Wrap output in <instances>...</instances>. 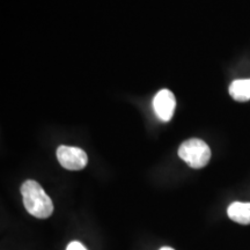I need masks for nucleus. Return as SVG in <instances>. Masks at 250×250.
Masks as SVG:
<instances>
[{
    "instance_id": "1",
    "label": "nucleus",
    "mask_w": 250,
    "mask_h": 250,
    "mask_svg": "<svg viewBox=\"0 0 250 250\" xmlns=\"http://www.w3.org/2000/svg\"><path fill=\"white\" fill-rule=\"evenodd\" d=\"M23 205L33 217L46 219L54 213V203L36 181L28 180L21 186Z\"/></svg>"
},
{
    "instance_id": "2",
    "label": "nucleus",
    "mask_w": 250,
    "mask_h": 250,
    "mask_svg": "<svg viewBox=\"0 0 250 250\" xmlns=\"http://www.w3.org/2000/svg\"><path fill=\"white\" fill-rule=\"evenodd\" d=\"M179 156L195 169L205 167L211 159V149L202 139H189L179 148Z\"/></svg>"
},
{
    "instance_id": "3",
    "label": "nucleus",
    "mask_w": 250,
    "mask_h": 250,
    "mask_svg": "<svg viewBox=\"0 0 250 250\" xmlns=\"http://www.w3.org/2000/svg\"><path fill=\"white\" fill-rule=\"evenodd\" d=\"M57 159L61 166L68 170L83 169L87 166V162H88V156H87L83 149L65 145L58 147Z\"/></svg>"
},
{
    "instance_id": "4",
    "label": "nucleus",
    "mask_w": 250,
    "mask_h": 250,
    "mask_svg": "<svg viewBox=\"0 0 250 250\" xmlns=\"http://www.w3.org/2000/svg\"><path fill=\"white\" fill-rule=\"evenodd\" d=\"M175 108H176V100L169 89H161L156 93L153 99V109H154L156 116L161 121H170L174 115Z\"/></svg>"
},
{
    "instance_id": "5",
    "label": "nucleus",
    "mask_w": 250,
    "mask_h": 250,
    "mask_svg": "<svg viewBox=\"0 0 250 250\" xmlns=\"http://www.w3.org/2000/svg\"><path fill=\"white\" fill-rule=\"evenodd\" d=\"M227 214L229 219L237 224L250 225V203H232L228 206Z\"/></svg>"
},
{
    "instance_id": "6",
    "label": "nucleus",
    "mask_w": 250,
    "mask_h": 250,
    "mask_svg": "<svg viewBox=\"0 0 250 250\" xmlns=\"http://www.w3.org/2000/svg\"><path fill=\"white\" fill-rule=\"evenodd\" d=\"M229 94L235 101L246 102L250 100V79L234 80L229 86Z\"/></svg>"
},
{
    "instance_id": "7",
    "label": "nucleus",
    "mask_w": 250,
    "mask_h": 250,
    "mask_svg": "<svg viewBox=\"0 0 250 250\" xmlns=\"http://www.w3.org/2000/svg\"><path fill=\"white\" fill-rule=\"evenodd\" d=\"M66 250H87V249H86V247L83 245V243H80L78 241H73L67 246Z\"/></svg>"
},
{
    "instance_id": "8",
    "label": "nucleus",
    "mask_w": 250,
    "mask_h": 250,
    "mask_svg": "<svg viewBox=\"0 0 250 250\" xmlns=\"http://www.w3.org/2000/svg\"><path fill=\"white\" fill-rule=\"evenodd\" d=\"M160 250H174V249L170 248V247H164V248H161Z\"/></svg>"
}]
</instances>
